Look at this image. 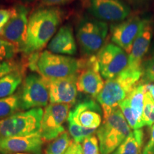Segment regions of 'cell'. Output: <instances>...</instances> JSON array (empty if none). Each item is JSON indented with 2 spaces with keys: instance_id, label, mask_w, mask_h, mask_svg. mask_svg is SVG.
<instances>
[{
  "instance_id": "30",
  "label": "cell",
  "mask_w": 154,
  "mask_h": 154,
  "mask_svg": "<svg viewBox=\"0 0 154 154\" xmlns=\"http://www.w3.org/2000/svg\"><path fill=\"white\" fill-rule=\"evenodd\" d=\"M11 16V9H0V34L2 32L7 23L9 22Z\"/></svg>"
},
{
  "instance_id": "29",
  "label": "cell",
  "mask_w": 154,
  "mask_h": 154,
  "mask_svg": "<svg viewBox=\"0 0 154 154\" xmlns=\"http://www.w3.org/2000/svg\"><path fill=\"white\" fill-rule=\"evenodd\" d=\"M143 82L146 84L154 83V57H151L142 63V77Z\"/></svg>"
},
{
  "instance_id": "33",
  "label": "cell",
  "mask_w": 154,
  "mask_h": 154,
  "mask_svg": "<svg viewBox=\"0 0 154 154\" xmlns=\"http://www.w3.org/2000/svg\"><path fill=\"white\" fill-rule=\"evenodd\" d=\"M72 0H41L43 5L48 7H53V6L63 5L70 2Z\"/></svg>"
},
{
  "instance_id": "1",
  "label": "cell",
  "mask_w": 154,
  "mask_h": 154,
  "mask_svg": "<svg viewBox=\"0 0 154 154\" xmlns=\"http://www.w3.org/2000/svg\"><path fill=\"white\" fill-rule=\"evenodd\" d=\"M61 17L59 9L53 7L38 9L32 13L29 17L26 40L21 51L31 54L43 49L54 37Z\"/></svg>"
},
{
  "instance_id": "18",
  "label": "cell",
  "mask_w": 154,
  "mask_h": 154,
  "mask_svg": "<svg viewBox=\"0 0 154 154\" xmlns=\"http://www.w3.org/2000/svg\"><path fill=\"white\" fill-rule=\"evenodd\" d=\"M47 48L50 52L56 54H76L77 46L72 26L68 24L61 26L51 39Z\"/></svg>"
},
{
  "instance_id": "14",
  "label": "cell",
  "mask_w": 154,
  "mask_h": 154,
  "mask_svg": "<svg viewBox=\"0 0 154 154\" xmlns=\"http://www.w3.org/2000/svg\"><path fill=\"white\" fill-rule=\"evenodd\" d=\"M43 143L39 131L28 136L0 138V154H42Z\"/></svg>"
},
{
  "instance_id": "25",
  "label": "cell",
  "mask_w": 154,
  "mask_h": 154,
  "mask_svg": "<svg viewBox=\"0 0 154 154\" xmlns=\"http://www.w3.org/2000/svg\"><path fill=\"white\" fill-rule=\"evenodd\" d=\"M143 123L144 126L154 125V99L149 91L146 92L144 96Z\"/></svg>"
},
{
  "instance_id": "8",
  "label": "cell",
  "mask_w": 154,
  "mask_h": 154,
  "mask_svg": "<svg viewBox=\"0 0 154 154\" xmlns=\"http://www.w3.org/2000/svg\"><path fill=\"white\" fill-rule=\"evenodd\" d=\"M99 72L106 80L114 78L128 65V54L114 44H107L97 53Z\"/></svg>"
},
{
  "instance_id": "34",
  "label": "cell",
  "mask_w": 154,
  "mask_h": 154,
  "mask_svg": "<svg viewBox=\"0 0 154 154\" xmlns=\"http://www.w3.org/2000/svg\"><path fill=\"white\" fill-rule=\"evenodd\" d=\"M72 154H83L82 143H76V142L74 141V143H73Z\"/></svg>"
},
{
  "instance_id": "39",
  "label": "cell",
  "mask_w": 154,
  "mask_h": 154,
  "mask_svg": "<svg viewBox=\"0 0 154 154\" xmlns=\"http://www.w3.org/2000/svg\"><path fill=\"white\" fill-rule=\"evenodd\" d=\"M19 1L22 2H32L34 0H19Z\"/></svg>"
},
{
  "instance_id": "32",
  "label": "cell",
  "mask_w": 154,
  "mask_h": 154,
  "mask_svg": "<svg viewBox=\"0 0 154 154\" xmlns=\"http://www.w3.org/2000/svg\"><path fill=\"white\" fill-rule=\"evenodd\" d=\"M15 69H17V67L11 61H6L1 62L0 63V79L6 74H9V72H12Z\"/></svg>"
},
{
  "instance_id": "11",
  "label": "cell",
  "mask_w": 154,
  "mask_h": 154,
  "mask_svg": "<svg viewBox=\"0 0 154 154\" xmlns=\"http://www.w3.org/2000/svg\"><path fill=\"white\" fill-rule=\"evenodd\" d=\"M29 9L17 5L11 8V16L1 35L4 39L13 44L21 51L26 40L28 27Z\"/></svg>"
},
{
  "instance_id": "27",
  "label": "cell",
  "mask_w": 154,
  "mask_h": 154,
  "mask_svg": "<svg viewBox=\"0 0 154 154\" xmlns=\"http://www.w3.org/2000/svg\"><path fill=\"white\" fill-rule=\"evenodd\" d=\"M119 107L120 108L121 112H122L124 118L126 119L127 123L129 125L131 128L133 130L140 129L137 122L135 120L134 115H133L131 109L129 104V101H128L127 98L119 103Z\"/></svg>"
},
{
  "instance_id": "7",
  "label": "cell",
  "mask_w": 154,
  "mask_h": 154,
  "mask_svg": "<svg viewBox=\"0 0 154 154\" xmlns=\"http://www.w3.org/2000/svg\"><path fill=\"white\" fill-rule=\"evenodd\" d=\"M19 94L21 110L46 107L50 101L49 79L36 74H29Z\"/></svg>"
},
{
  "instance_id": "26",
  "label": "cell",
  "mask_w": 154,
  "mask_h": 154,
  "mask_svg": "<svg viewBox=\"0 0 154 154\" xmlns=\"http://www.w3.org/2000/svg\"><path fill=\"white\" fill-rule=\"evenodd\" d=\"M17 50L14 44L3 38H0V63L11 59Z\"/></svg>"
},
{
  "instance_id": "17",
  "label": "cell",
  "mask_w": 154,
  "mask_h": 154,
  "mask_svg": "<svg viewBox=\"0 0 154 154\" xmlns=\"http://www.w3.org/2000/svg\"><path fill=\"white\" fill-rule=\"evenodd\" d=\"M153 26L151 19H146L143 27L134 42L128 54V68L134 70L142 69V61L151 46Z\"/></svg>"
},
{
  "instance_id": "22",
  "label": "cell",
  "mask_w": 154,
  "mask_h": 154,
  "mask_svg": "<svg viewBox=\"0 0 154 154\" xmlns=\"http://www.w3.org/2000/svg\"><path fill=\"white\" fill-rule=\"evenodd\" d=\"M21 110L19 94L0 99V121L19 112Z\"/></svg>"
},
{
  "instance_id": "6",
  "label": "cell",
  "mask_w": 154,
  "mask_h": 154,
  "mask_svg": "<svg viewBox=\"0 0 154 154\" xmlns=\"http://www.w3.org/2000/svg\"><path fill=\"white\" fill-rule=\"evenodd\" d=\"M44 110L42 108L19 111L0 121V138L28 136L38 132Z\"/></svg>"
},
{
  "instance_id": "16",
  "label": "cell",
  "mask_w": 154,
  "mask_h": 154,
  "mask_svg": "<svg viewBox=\"0 0 154 154\" xmlns=\"http://www.w3.org/2000/svg\"><path fill=\"white\" fill-rule=\"evenodd\" d=\"M78 75L49 79L50 103H65L72 106L76 102Z\"/></svg>"
},
{
  "instance_id": "28",
  "label": "cell",
  "mask_w": 154,
  "mask_h": 154,
  "mask_svg": "<svg viewBox=\"0 0 154 154\" xmlns=\"http://www.w3.org/2000/svg\"><path fill=\"white\" fill-rule=\"evenodd\" d=\"M83 154H101L97 136L92 135L83 140L82 143Z\"/></svg>"
},
{
  "instance_id": "38",
  "label": "cell",
  "mask_w": 154,
  "mask_h": 154,
  "mask_svg": "<svg viewBox=\"0 0 154 154\" xmlns=\"http://www.w3.org/2000/svg\"><path fill=\"white\" fill-rule=\"evenodd\" d=\"M151 57H154V43L151 47Z\"/></svg>"
},
{
  "instance_id": "12",
  "label": "cell",
  "mask_w": 154,
  "mask_h": 154,
  "mask_svg": "<svg viewBox=\"0 0 154 154\" xmlns=\"http://www.w3.org/2000/svg\"><path fill=\"white\" fill-rule=\"evenodd\" d=\"M146 18L134 16L111 25V42L129 54L134 42L143 27Z\"/></svg>"
},
{
  "instance_id": "24",
  "label": "cell",
  "mask_w": 154,
  "mask_h": 154,
  "mask_svg": "<svg viewBox=\"0 0 154 154\" xmlns=\"http://www.w3.org/2000/svg\"><path fill=\"white\" fill-rule=\"evenodd\" d=\"M69 124V132L73 141L76 143H82L83 140L86 139L88 136L94 135L96 133L95 129H88L84 127L79 126L72 120L67 119Z\"/></svg>"
},
{
  "instance_id": "5",
  "label": "cell",
  "mask_w": 154,
  "mask_h": 154,
  "mask_svg": "<svg viewBox=\"0 0 154 154\" xmlns=\"http://www.w3.org/2000/svg\"><path fill=\"white\" fill-rule=\"evenodd\" d=\"M82 68V61L68 56L56 54L49 51L39 53L37 72L48 79H57L78 75Z\"/></svg>"
},
{
  "instance_id": "37",
  "label": "cell",
  "mask_w": 154,
  "mask_h": 154,
  "mask_svg": "<svg viewBox=\"0 0 154 154\" xmlns=\"http://www.w3.org/2000/svg\"><path fill=\"white\" fill-rule=\"evenodd\" d=\"M131 1L132 2H146L147 1V0H131Z\"/></svg>"
},
{
  "instance_id": "19",
  "label": "cell",
  "mask_w": 154,
  "mask_h": 154,
  "mask_svg": "<svg viewBox=\"0 0 154 154\" xmlns=\"http://www.w3.org/2000/svg\"><path fill=\"white\" fill-rule=\"evenodd\" d=\"M147 85L148 84L143 82L142 84V82H140V81L139 83L127 97L129 101L133 115H134L135 120L137 122L140 129L144 126L143 123L144 96L148 91Z\"/></svg>"
},
{
  "instance_id": "9",
  "label": "cell",
  "mask_w": 154,
  "mask_h": 154,
  "mask_svg": "<svg viewBox=\"0 0 154 154\" xmlns=\"http://www.w3.org/2000/svg\"><path fill=\"white\" fill-rule=\"evenodd\" d=\"M71 105L50 103L45 107L40 128V134L44 141H50L65 131L64 124L68 119Z\"/></svg>"
},
{
  "instance_id": "21",
  "label": "cell",
  "mask_w": 154,
  "mask_h": 154,
  "mask_svg": "<svg viewBox=\"0 0 154 154\" xmlns=\"http://www.w3.org/2000/svg\"><path fill=\"white\" fill-rule=\"evenodd\" d=\"M143 138V131L134 130L111 154H140Z\"/></svg>"
},
{
  "instance_id": "3",
  "label": "cell",
  "mask_w": 154,
  "mask_h": 154,
  "mask_svg": "<svg viewBox=\"0 0 154 154\" xmlns=\"http://www.w3.org/2000/svg\"><path fill=\"white\" fill-rule=\"evenodd\" d=\"M120 108L113 109L96 131L101 154H111L131 133Z\"/></svg>"
},
{
  "instance_id": "4",
  "label": "cell",
  "mask_w": 154,
  "mask_h": 154,
  "mask_svg": "<svg viewBox=\"0 0 154 154\" xmlns=\"http://www.w3.org/2000/svg\"><path fill=\"white\" fill-rule=\"evenodd\" d=\"M106 22L91 17H84L79 22L76 38L81 51L89 57L97 54L104 46L108 34Z\"/></svg>"
},
{
  "instance_id": "10",
  "label": "cell",
  "mask_w": 154,
  "mask_h": 154,
  "mask_svg": "<svg viewBox=\"0 0 154 154\" xmlns=\"http://www.w3.org/2000/svg\"><path fill=\"white\" fill-rule=\"evenodd\" d=\"M88 10L103 22H121L129 17L131 8L122 0H87Z\"/></svg>"
},
{
  "instance_id": "36",
  "label": "cell",
  "mask_w": 154,
  "mask_h": 154,
  "mask_svg": "<svg viewBox=\"0 0 154 154\" xmlns=\"http://www.w3.org/2000/svg\"><path fill=\"white\" fill-rule=\"evenodd\" d=\"M73 143H74V141L72 142V143L71 144L70 146H69V147L67 149V150L66 151H65V153L63 154H72V152H73Z\"/></svg>"
},
{
  "instance_id": "40",
  "label": "cell",
  "mask_w": 154,
  "mask_h": 154,
  "mask_svg": "<svg viewBox=\"0 0 154 154\" xmlns=\"http://www.w3.org/2000/svg\"><path fill=\"white\" fill-rule=\"evenodd\" d=\"M17 154H30V153H17Z\"/></svg>"
},
{
  "instance_id": "35",
  "label": "cell",
  "mask_w": 154,
  "mask_h": 154,
  "mask_svg": "<svg viewBox=\"0 0 154 154\" xmlns=\"http://www.w3.org/2000/svg\"><path fill=\"white\" fill-rule=\"evenodd\" d=\"M148 91L151 94L152 98L154 99V84H148L147 85Z\"/></svg>"
},
{
  "instance_id": "2",
  "label": "cell",
  "mask_w": 154,
  "mask_h": 154,
  "mask_svg": "<svg viewBox=\"0 0 154 154\" xmlns=\"http://www.w3.org/2000/svg\"><path fill=\"white\" fill-rule=\"evenodd\" d=\"M141 77L142 69L134 70L127 67L117 76L106 81L103 89L96 97L101 106L103 119L128 97Z\"/></svg>"
},
{
  "instance_id": "15",
  "label": "cell",
  "mask_w": 154,
  "mask_h": 154,
  "mask_svg": "<svg viewBox=\"0 0 154 154\" xmlns=\"http://www.w3.org/2000/svg\"><path fill=\"white\" fill-rule=\"evenodd\" d=\"M101 111L96 102L92 100L84 101L69 111L68 119L84 128L96 130L101 125Z\"/></svg>"
},
{
  "instance_id": "20",
  "label": "cell",
  "mask_w": 154,
  "mask_h": 154,
  "mask_svg": "<svg viewBox=\"0 0 154 154\" xmlns=\"http://www.w3.org/2000/svg\"><path fill=\"white\" fill-rule=\"evenodd\" d=\"M23 72L18 69L0 79V99L13 95L22 84Z\"/></svg>"
},
{
  "instance_id": "31",
  "label": "cell",
  "mask_w": 154,
  "mask_h": 154,
  "mask_svg": "<svg viewBox=\"0 0 154 154\" xmlns=\"http://www.w3.org/2000/svg\"><path fill=\"white\" fill-rule=\"evenodd\" d=\"M143 154H154V125L151 126L150 138L143 150Z\"/></svg>"
},
{
  "instance_id": "23",
  "label": "cell",
  "mask_w": 154,
  "mask_h": 154,
  "mask_svg": "<svg viewBox=\"0 0 154 154\" xmlns=\"http://www.w3.org/2000/svg\"><path fill=\"white\" fill-rule=\"evenodd\" d=\"M72 142L70 134L64 131L47 146L44 154H63Z\"/></svg>"
},
{
  "instance_id": "13",
  "label": "cell",
  "mask_w": 154,
  "mask_h": 154,
  "mask_svg": "<svg viewBox=\"0 0 154 154\" xmlns=\"http://www.w3.org/2000/svg\"><path fill=\"white\" fill-rule=\"evenodd\" d=\"M81 70L77 79L78 91L96 98L105 84L99 72L96 56L89 57L84 62L82 61Z\"/></svg>"
}]
</instances>
